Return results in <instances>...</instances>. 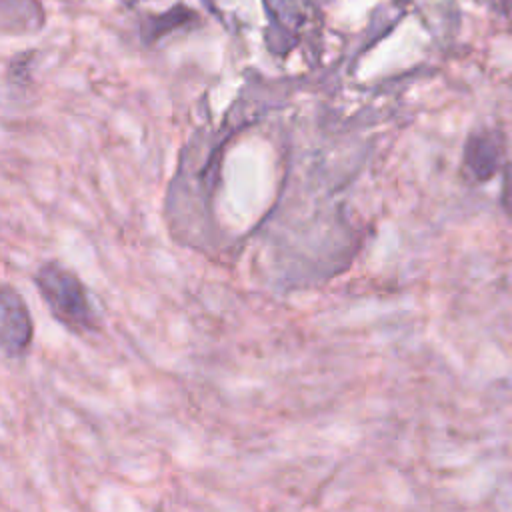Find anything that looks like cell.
Wrapping results in <instances>:
<instances>
[{"mask_svg": "<svg viewBox=\"0 0 512 512\" xmlns=\"http://www.w3.org/2000/svg\"><path fill=\"white\" fill-rule=\"evenodd\" d=\"M34 286L50 314L72 334L98 330V316L84 282L56 260H48L34 272Z\"/></svg>", "mask_w": 512, "mask_h": 512, "instance_id": "6da1fadb", "label": "cell"}, {"mask_svg": "<svg viewBox=\"0 0 512 512\" xmlns=\"http://www.w3.org/2000/svg\"><path fill=\"white\" fill-rule=\"evenodd\" d=\"M0 326H2V334H0L2 354L8 360L24 358L32 346L34 324H32L26 302L8 284L2 288V294H0Z\"/></svg>", "mask_w": 512, "mask_h": 512, "instance_id": "7a4b0ae2", "label": "cell"}, {"mask_svg": "<svg viewBox=\"0 0 512 512\" xmlns=\"http://www.w3.org/2000/svg\"><path fill=\"white\" fill-rule=\"evenodd\" d=\"M504 134L496 128H480L472 132L464 144L462 168L468 180L486 182L504 168Z\"/></svg>", "mask_w": 512, "mask_h": 512, "instance_id": "3957f363", "label": "cell"}, {"mask_svg": "<svg viewBox=\"0 0 512 512\" xmlns=\"http://www.w3.org/2000/svg\"><path fill=\"white\" fill-rule=\"evenodd\" d=\"M500 204L506 216L512 220V162L502 168V192H500Z\"/></svg>", "mask_w": 512, "mask_h": 512, "instance_id": "277c9868", "label": "cell"}]
</instances>
